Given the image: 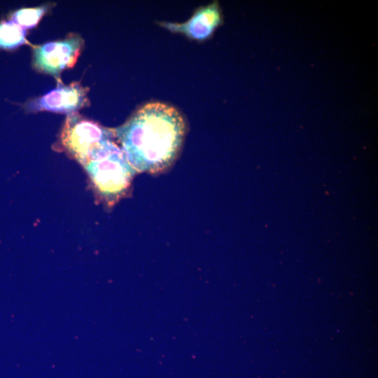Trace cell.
<instances>
[{
    "instance_id": "obj_1",
    "label": "cell",
    "mask_w": 378,
    "mask_h": 378,
    "mask_svg": "<svg viewBox=\"0 0 378 378\" xmlns=\"http://www.w3.org/2000/svg\"><path fill=\"white\" fill-rule=\"evenodd\" d=\"M113 130L135 171L155 174L166 171L176 160L187 125L174 106L152 102L141 106Z\"/></svg>"
},
{
    "instance_id": "obj_2",
    "label": "cell",
    "mask_w": 378,
    "mask_h": 378,
    "mask_svg": "<svg viewBox=\"0 0 378 378\" xmlns=\"http://www.w3.org/2000/svg\"><path fill=\"white\" fill-rule=\"evenodd\" d=\"M83 167L96 194L109 206L127 193L136 173L113 140L96 150Z\"/></svg>"
},
{
    "instance_id": "obj_3",
    "label": "cell",
    "mask_w": 378,
    "mask_h": 378,
    "mask_svg": "<svg viewBox=\"0 0 378 378\" xmlns=\"http://www.w3.org/2000/svg\"><path fill=\"white\" fill-rule=\"evenodd\" d=\"M114 137L113 129L76 113L66 117L59 142L67 154L84 166L96 150Z\"/></svg>"
},
{
    "instance_id": "obj_4",
    "label": "cell",
    "mask_w": 378,
    "mask_h": 378,
    "mask_svg": "<svg viewBox=\"0 0 378 378\" xmlns=\"http://www.w3.org/2000/svg\"><path fill=\"white\" fill-rule=\"evenodd\" d=\"M83 45L80 35L70 34L63 39L37 46L33 51V66L38 71L59 79L64 70L74 66Z\"/></svg>"
},
{
    "instance_id": "obj_5",
    "label": "cell",
    "mask_w": 378,
    "mask_h": 378,
    "mask_svg": "<svg viewBox=\"0 0 378 378\" xmlns=\"http://www.w3.org/2000/svg\"><path fill=\"white\" fill-rule=\"evenodd\" d=\"M88 88L78 82L59 85L46 94L26 104L30 111H51L71 115L89 104Z\"/></svg>"
},
{
    "instance_id": "obj_6",
    "label": "cell",
    "mask_w": 378,
    "mask_h": 378,
    "mask_svg": "<svg viewBox=\"0 0 378 378\" xmlns=\"http://www.w3.org/2000/svg\"><path fill=\"white\" fill-rule=\"evenodd\" d=\"M222 16L217 2L197 9L192 17L183 23L160 22L168 30L181 33L190 39L202 41L209 38L221 24Z\"/></svg>"
},
{
    "instance_id": "obj_7",
    "label": "cell",
    "mask_w": 378,
    "mask_h": 378,
    "mask_svg": "<svg viewBox=\"0 0 378 378\" xmlns=\"http://www.w3.org/2000/svg\"><path fill=\"white\" fill-rule=\"evenodd\" d=\"M27 43L24 28L13 20L0 22V48L13 49Z\"/></svg>"
},
{
    "instance_id": "obj_8",
    "label": "cell",
    "mask_w": 378,
    "mask_h": 378,
    "mask_svg": "<svg viewBox=\"0 0 378 378\" xmlns=\"http://www.w3.org/2000/svg\"><path fill=\"white\" fill-rule=\"evenodd\" d=\"M48 8L47 5L21 8L13 15V21L22 28H32L41 20Z\"/></svg>"
}]
</instances>
